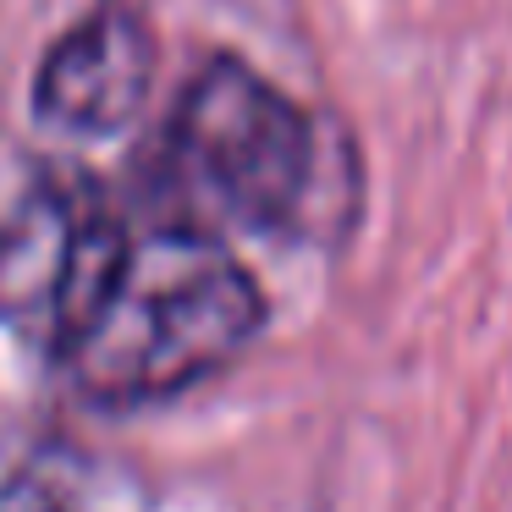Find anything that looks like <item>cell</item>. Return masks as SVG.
I'll use <instances>...</instances> for the list:
<instances>
[{"label": "cell", "instance_id": "1", "mask_svg": "<svg viewBox=\"0 0 512 512\" xmlns=\"http://www.w3.org/2000/svg\"><path fill=\"white\" fill-rule=\"evenodd\" d=\"M259 320L265 303L248 270L210 232L166 226L133 237L122 276L56 364L89 402L138 408L215 375Z\"/></svg>", "mask_w": 512, "mask_h": 512}, {"label": "cell", "instance_id": "4", "mask_svg": "<svg viewBox=\"0 0 512 512\" xmlns=\"http://www.w3.org/2000/svg\"><path fill=\"white\" fill-rule=\"evenodd\" d=\"M155 83V28L133 0H100L45 56L34 105L67 133H116Z\"/></svg>", "mask_w": 512, "mask_h": 512}, {"label": "cell", "instance_id": "5", "mask_svg": "<svg viewBox=\"0 0 512 512\" xmlns=\"http://www.w3.org/2000/svg\"><path fill=\"white\" fill-rule=\"evenodd\" d=\"M0 512H78L72 479L61 457H34L0 485Z\"/></svg>", "mask_w": 512, "mask_h": 512}, {"label": "cell", "instance_id": "3", "mask_svg": "<svg viewBox=\"0 0 512 512\" xmlns=\"http://www.w3.org/2000/svg\"><path fill=\"white\" fill-rule=\"evenodd\" d=\"M133 232L89 171H45L0 215V325L67 353L122 276Z\"/></svg>", "mask_w": 512, "mask_h": 512}, {"label": "cell", "instance_id": "2", "mask_svg": "<svg viewBox=\"0 0 512 512\" xmlns=\"http://www.w3.org/2000/svg\"><path fill=\"white\" fill-rule=\"evenodd\" d=\"M314 122L254 67L215 56L171 116V166L226 221L281 232L314 188Z\"/></svg>", "mask_w": 512, "mask_h": 512}]
</instances>
